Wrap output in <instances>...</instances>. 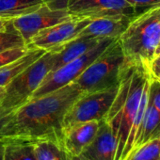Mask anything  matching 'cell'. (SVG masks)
Listing matches in <instances>:
<instances>
[{
	"label": "cell",
	"mask_w": 160,
	"mask_h": 160,
	"mask_svg": "<svg viewBox=\"0 0 160 160\" xmlns=\"http://www.w3.org/2000/svg\"><path fill=\"white\" fill-rule=\"evenodd\" d=\"M100 40L101 39L95 38H76L62 44L61 49L54 55L52 71H55L66 63L82 56L92 49Z\"/></svg>",
	"instance_id": "14"
},
{
	"label": "cell",
	"mask_w": 160,
	"mask_h": 160,
	"mask_svg": "<svg viewBox=\"0 0 160 160\" xmlns=\"http://www.w3.org/2000/svg\"><path fill=\"white\" fill-rule=\"evenodd\" d=\"M8 139L0 138V160H4V146Z\"/></svg>",
	"instance_id": "27"
},
{
	"label": "cell",
	"mask_w": 160,
	"mask_h": 160,
	"mask_svg": "<svg viewBox=\"0 0 160 160\" xmlns=\"http://www.w3.org/2000/svg\"><path fill=\"white\" fill-rule=\"evenodd\" d=\"M119 84L108 90L83 93L67 112L63 130L77 123L105 120L118 92Z\"/></svg>",
	"instance_id": "7"
},
{
	"label": "cell",
	"mask_w": 160,
	"mask_h": 160,
	"mask_svg": "<svg viewBox=\"0 0 160 160\" xmlns=\"http://www.w3.org/2000/svg\"><path fill=\"white\" fill-rule=\"evenodd\" d=\"M117 39L110 38L101 39L92 49L82 56L66 63L55 71L50 72L34 92L32 98L42 96L73 82L87 69V67L92 64Z\"/></svg>",
	"instance_id": "6"
},
{
	"label": "cell",
	"mask_w": 160,
	"mask_h": 160,
	"mask_svg": "<svg viewBox=\"0 0 160 160\" xmlns=\"http://www.w3.org/2000/svg\"><path fill=\"white\" fill-rule=\"evenodd\" d=\"M62 45L46 50L44 54L24 72L13 78L5 87V95L0 108L7 112H13L28 102L44 77L52 71L54 55L61 49Z\"/></svg>",
	"instance_id": "5"
},
{
	"label": "cell",
	"mask_w": 160,
	"mask_h": 160,
	"mask_svg": "<svg viewBox=\"0 0 160 160\" xmlns=\"http://www.w3.org/2000/svg\"><path fill=\"white\" fill-rule=\"evenodd\" d=\"M44 5L52 10H67L69 0H42Z\"/></svg>",
	"instance_id": "23"
},
{
	"label": "cell",
	"mask_w": 160,
	"mask_h": 160,
	"mask_svg": "<svg viewBox=\"0 0 160 160\" xmlns=\"http://www.w3.org/2000/svg\"><path fill=\"white\" fill-rule=\"evenodd\" d=\"M148 102L160 111V80L152 75L150 78Z\"/></svg>",
	"instance_id": "22"
},
{
	"label": "cell",
	"mask_w": 160,
	"mask_h": 160,
	"mask_svg": "<svg viewBox=\"0 0 160 160\" xmlns=\"http://www.w3.org/2000/svg\"><path fill=\"white\" fill-rule=\"evenodd\" d=\"M44 5L42 0H0V19L12 21Z\"/></svg>",
	"instance_id": "16"
},
{
	"label": "cell",
	"mask_w": 160,
	"mask_h": 160,
	"mask_svg": "<svg viewBox=\"0 0 160 160\" xmlns=\"http://www.w3.org/2000/svg\"><path fill=\"white\" fill-rule=\"evenodd\" d=\"M133 16H116L92 19L76 38L119 39Z\"/></svg>",
	"instance_id": "12"
},
{
	"label": "cell",
	"mask_w": 160,
	"mask_h": 160,
	"mask_svg": "<svg viewBox=\"0 0 160 160\" xmlns=\"http://www.w3.org/2000/svg\"><path fill=\"white\" fill-rule=\"evenodd\" d=\"M27 45L23 38L14 30L12 24L11 27L5 30L0 31V52L10 48Z\"/></svg>",
	"instance_id": "20"
},
{
	"label": "cell",
	"mask_w": 160,
	"mask_h": 160,
	"mask_svg": "<svg viewBox=\"0 0 160 160\" xmlns=\"http://www.w3.org/2000/svg\"><path fill=\"white\" fill-rule=\"evenodd\" d=\"M5 95V88L4 87H0V105L2 103V100Z\"/></svg>",
	"instance_id": "29"
},
{
	"label": "cell",
	"mask_w": 160,
	"mask_h": 160,
	"mask_svg": "<svg viewBox=\"0 0 160 160\" xmlns=\"http://www.w3.org/2000/svg\"><path fill=\"white\" fill-rule=\"evenodd\" d=\"M70 160H88L85 158L83 155L79 154V155H70Z\"/></svg>",
	"instance_id": "28"
},
{
	"label": "cell",
	"mask_w": 160,
	"mask_h": 160,
	"mask_svg": "<svg viewBox=\"0 0 160 160\" xmlns=\"http://www.w3.org/2000/svg\"><path fill=\"white\" fill-rule=\"evenodd\" d=\"M118 41L128 63L148 67L160 42V3L135 14Z\"/></svg>",
	"instance_id": "3"
},
{
	"label": "cell",
	"mask_w": 160,
	"mask_h": 160,
	"mask_svg": "<svg viewBox=\"0 0 160 160\" xmlns=\"http://www.w3.org/2000/svg\"><path fill=\"white\" fill-rule=\"evenodd\" d=\"M148 70L152 77H156L160 73V54L152 59L148 65Z\"/></svg>",
	"instance_id": "24"
},
{
	"label": "cell",
	"mask_w": 160,
	"mask_h": 160,
	"mask_svg": "<svg viewBox=\"0 0 160 160\" xmlns=\"http://www.w3.org/2000/svg\"><path fill=\"white\" fill-rule=\"evenodd\" d=\"M67 11L78 18L134 16L138 9L126 0H69Z\"/></svg>",
	"instance_id": "8"
},
{
	"label": "cell",
	"mask_w": 160,
	"mask_h": 160,
	"mask_svg": "<svg viewBox=\"0 0 160 160\" xmlns=\"http://www.w3.org/2000/svg\"><path fill=\"white\" fill-rule=\"evenodd\" d=\"M126 64V58L117 39L73 82L83 93L110 89L119 84Z\"/></svg>",
	"instance_id": "4"
},
{
	"label": "cell",
	"mask_w": 160,
	"mask_h": 160,
	"mask_svg": "<svg viewBox=\"0 0 160 160\" xmlns=\"http://www.w3.org/2000/svg\"><path fill=\"white\" fill-rule=\"evenodd\" d=\"M33 149L38 160H70V154L63 142L42 139L33 141Z\"/></svg>",
	"instance_id": "17"
},
{
	"label": "cell",
	"mask_w": 160,
	"mask_h": 160,
	"mask_svg": "<svg viewBox=\"0 0 160 160\" xmlns=\"http://www.w3.org/2000/svg\"><path fill=\"white\" fill-rule=\"evenodd\" d=\"M126 1L133 5L134 7H136L137 9L148 8L160 3V0H126Z\"/></svg>",
	"instance_id": "25"
},
{
	"label": "cell",
	"mask_w": 160,
	"mask_h": 160,
	"mask_svg": "<svg viewBox=\"0 0 160 160\" xmlns=\"http://www.w3.org/2000/svg\"><path fill=\"white\" fill-rule=\"evenodd\" d=\"M117 141L106 120L100 122L97 133L81 155L88 160H115Z\"/></svg>",
	"instance_id": "11"
},
{
	"label": "cell",
	"mask_w": 160,
	"mask_h": 160,
	"mask_svg": "<svg viewBox=\"0 0 160 160\" xmlns=\"http://www.w3.org/2000/svg\"><path fill=\"white\" fill-rule=\"evenodd\" d=\"M74 18L78 17L72 16L67 10H52L43 5L31 13L12 20V26L28 44L41 30Z\"/></svg>",
	"instance_id": "9"
},
{
	"label": "cell",
	"mask_w": 160,
	"mask_h": 160,
	"mask_svg": "<svg viewBox=\"0 0 160 160\" xmlns=\"http://www.w3.org/2000/svg\"><path fill=\"white\" fill-rule=\"evenodd\" d=\"M100 122H81L63 130V145L70 155L81 154L83 150L95 137Z\"/></svg>",
	"instance_id": "13"
},
{
	"label": "cell",
	"mask_w": 160,
	"mask_h": 160,
	"mask_svg": "<svg viewBox=\"0 0 160 160\" xmlns=\"http://www.w3.org/2000/svg\"><path fill=\"white\" fill-rule=\"evenodd\" d=\"M156 78H157V79H159V80H160V73H159V74H158V75H157V76H156Z\"/></svg>",
	"instance_id": "31"
},
{
	"label": "cell",
	"mask_w": 160,
	"mask_h": 160,
	"mask_svg": "<svg viewBox=\"0 0 160 160\" xmlns=\"http://www.w3.org/2000/svg\"><path fill=\"white\" fill-rule=\"evenodd\" d=\"M82 94V91L72 82L42 96L31 98L12 113L0 130V136L28 142L42 139L63 142L64 118Z\"/></svg>",
	"instance_id": "1"
},
{
	"label": "cell",
	"mask_w": 160,
	"mask_h": 160,
	"mask_svg": "<svg viewBox=\"0 0 160 160\" xmlns=\"http://www.w3.org/2000/svg\"><path fill=\"white\" fill-rule=\"evenodd\" d=\"M160 54V42H159V43H158V45H157V47H156V50H155V52H154V57L155 56H157V55H159ZM153 57V58H154Z\"/></svg>",
	"instance_id": "30"
},
{
	"label": "cell",
	"mask_w": 160,
	"mask_h": 160,
	"mask_svg": "<svg viewBox=\"0 0 160 160\" xmlns=\"http://www.w3.org/2000/svg\"><path fill=\"white\" fill-rule=\"evenodd\" d=\"M46 50L30 48L23 57L0 68V87H6L13 78L24 72L28 66L38 60Z\"/></svg>",
	"instance_id": "15"
},
{
	"label": "cell",
	"mask_w": 160,
	"mask_h": 160,
	"mask_svg": "<svg viewBox=\"0 0 160 160\" xmlns=\"http://www.w3.org/2000/svg\"><path fill=\"white\" fill-rule=\"evenodd\" d=\"M127 160H160V138L150 140L136 149Z\"/></svg>",
	"instance_id": "19"
},
{
	"label": "cell",
	"mask_w": 160,
	"mask_h": 160,
	"mask_svg": "<svg viewBox=\"0 0 160 160\" xmlns=\"http://www.w3.org/2000/svg\"><path fill=\"white\" fill-rule=\"evenodd\" d=\"M151 74L142 64L125 65L119 82L118 92L106 117L117 141L115 160H121L130 135L140 99Z\"/></svg>",
	"instance_id": "2"
},
{
	"label": "cell",
	"mask_w": 160,
	"mask_h": 160,
	"mask_svg": "<svg viewBox=\"0 0 160 160\" xmlns=\"http://www.w3.org/2000/svg\"><path fill=\"white\" fill-rule=\"evenodd\" d=\"M12 21H7V20H2L0 19V31H5L11 27Z\"/></svg>",
	"instance_id": "26"
},
{
	"label": "cell",
	"mask_w": 160,
	"mask_h": 160,
	"mask_svg": "<svg viewBox=\"0 0 160 160\" xmlns=\"http://www.w3.org/2000/svg\"><path fill=\"white\" fill-rule=\"evenodd\" d=\"M4 160H38L32 142L8 139L4 146Z\"/></svg>",
	"instance_id": "18"
},
{
	"label": "cell",
	"mask_w": 160,
	"mask_h": 160,
	"mask_svg": "<svg viewBox=\"0 0 160 160\" xmlns=\"http://www.w3.org/2000/svg\"><path fill=\"white\" fill-rule=\"evenodd\" d=\"M30 48L28 45L13 47L7 49L5 51L0 52V68H2L9 63L18 59L19 58L23 57Z\"/></svg>",
	"instance_id": "21"
},
{
	"label": "cell",
	"mask_w": 160,
	"mask_h": 160,
	"mask_svg": "<svg viewBox=\"0 0 160 160\" xmlns=\"http://www.w3.org/2000/svg\"><path fill=\"white\" fill-rule=\"evenodd\" d=\"M88 18H74L57 24L53 27L41 30L34 35L27 44L29 48H38L49 50L56 46L62 45L73 39L79 34L91 21Z\"/></svg>",
	"instance_id": "10"
}]
</instances>
